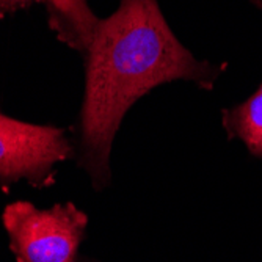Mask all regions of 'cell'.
<instances>
[{
	"label": "cell",
	"mask_w": 262,
	"mask_h": 262,
	"mask_svg": "<svg viewBox=\"0 0 262 262\" xmlns=\"http://www.w3.org/2000/svg\"><path fill=\"white\" fill-rule=\"evenodd\" d=\"M85 90L74 132V159L96 188L108 184L115 137L130 107L176 80L212 91L226 63L198 60L178 39L157 0H120L101 19L83 54Z\"/></svg>",
	"instance_id": "obj_1"
},
{
	"label": "cell",
	"mask_w": 262,
	"mask_h": 262,
	"mask_svg": "<svg viewBox=\"0 0 262 262\" xmlns=\"http://www.w3.org/2000/svg\"><path fill=\"white\" fill-rule=\"evenodd\" d=\"M2 223L17 262H77L88 217L73 203L39 209L16 201L5 207Z\"/></svg>",
	"instance_id": "obj_2"
},
{
	"label": "cell",
	"mask_w": 262,
	"mask_h": 262,
	"mask_svg": "<svg viewBox=\"0 0 262 262\" xmlns=\"http://www.w3.org/2000/svg\"><path fill=\"white\" fill-rule=\"evenodd\" d=\"M74 157L68 130L16 120L0 113V185L26 181L42 188L55 181L57 165Z\"/></svg>",
	"instance_id": "obj_3"
},
{
	"label": "cell",
	"mask_w": 262,
	"mask_h": 262,
	"mask_svg": "<svg viewBox=\"0 0 262 262\" xmlns=\"http://www.w3.org/2000/svg\"><path fill=\"white\" fill-rule=\"evenodd\" d=\"M47 14V26L57 39L79 54H85L96 32L99 17L88 0H41Z\"/></svg>",
	"instance_id": "obj_4"
},
{
	"label": "cell",
	"mask_w": 262,
	"mask_h": 262,
	"mask_svg": "<svg viewBox=\"0 0 262 262\" xmlns=\"http://www.w3.org/2000/svg\"><path fill=\"white\" fill-rule=\"evenodd\" d=\"M222 126L228 140L242 141L253 157L262 160V83L244 102L222 110Z\"/></svg>",
	"instance_id": "obj_5"
},
{
	"label": "cell",
	"mask_w": 262,
	"mask_h": 262,
	"mask_svg": "<svg viewBox=\"0 0 262 262\" xmlns=\"http://www.w3.org/2000/svg\"><path fill=\"white\" fill-rule=\"evenodd\" d=\"M33 4H41V0H0V20L17 11L29 10Z\"/></svg>",
	"instance_id": "obj_6"
},
{
	"label": "cell",
	"mask_w": 262,
	"mask_h": 262,
	"mask_svg": "<svg viewBox=\"0 0 262 262\" xmlns=\"http://www.w3.org/2000/svg\"><path fill=\"white\" fill-rule=\"evenodd\" d=\"M248 2H250L253 7H256V8L262 10V0H248Z\"/></svg>",
	"instance_id": "obj_7"
}]
</instances>
